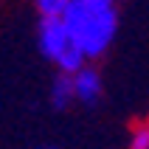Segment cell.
<instances>
[{
	"label": "cell",
	"instance_id": "obj_1",
	"mask_svg": "<svg viewBox=\"0 0 149 149\" xmlns=\"http://www.w3.org/2000/svg\"><path fill=\"white\" fill-rule=\"evenodd\" d=\"M62 20H65L73 42L82 48V54L87 59L101 56L118 28L116 6H90L82 0H73L70 8L62 14Z\"/></svg>",
	"mask_w": 149,
	"mask_h": 149
},
{
	"label": "cell",
	"instance_id": "obj_2",
	"mask_svg": "<svg viewBox=\"0 0 149 149\" xmlns=\"http://www.w3.org/2000/svg\"><path fill=\"white\" fill-rule=\"evenodd\" d=\"M40 51L51 62H56V68L68 76H76L87 65V56L73 42V37H70V31H68L62 17H42V23H40Z\"/></svg>",
	"mask_w": 149,
	"mask_h": 149
},
{
	"label": "cell",
	"instance_id": "obj_3",
	"mask_svg": "<svg viewBox=\"0 0 149 149\" xmlns=\"http://www.w3.org/2000/svg\"><path fill=\"white\" fill-rule=\"evenodd\" d=\"M73 90H76V99L84 101V104H96L101 96V76L96 68H87L84 65L79 73L73 76Z\"/></svg>",
	"mask_w": 149,
	"mask_h": 149
},
{
	"label": "cell",
	"instance_id": "obj_4",
	"mask_svg": "<svg viewBox=\"0 0 149 149\" xmlns=\"http://www.w3.org/2000/svg\"><path fill=\"white\" fill-rule=\"evenodd\" d=\"M73 99H76V90H73V76L59 73L56 79H54V87H51V104H54L56 110H65Z\"/></svg>",
	"mask_w": 149,
	"mask_h": 149
},
{
	"label": "cell",
	"instance_id": "obj_5",
	"mask_svg": "<svg viewBox=\"0 0 149 149\" xmlns=\"http://www.w3.org/2000/svg\"><path fill=\"white\" fill-rule=\"evenodd\" d=\"M73 0H37V8L42 11V17H62L70 8Z\"/></svg>",
	"mask_w": 149,
	"mask_h": 149
},
{
	"label": "cell",
	"instance_id": "obj_6",
	"mask_svg": "<svg viewBox=\"0 0 149 149\" xmlns=\"http://www.w3.org/2000/svg\"><path fill=\"white\" fill-rule=\"evenodd\" d=\"M130 149H149V124H135L130 132Z\"/></svg>",
	"mask_w": 149,
	"mask_h": 149
}]
</instances>
